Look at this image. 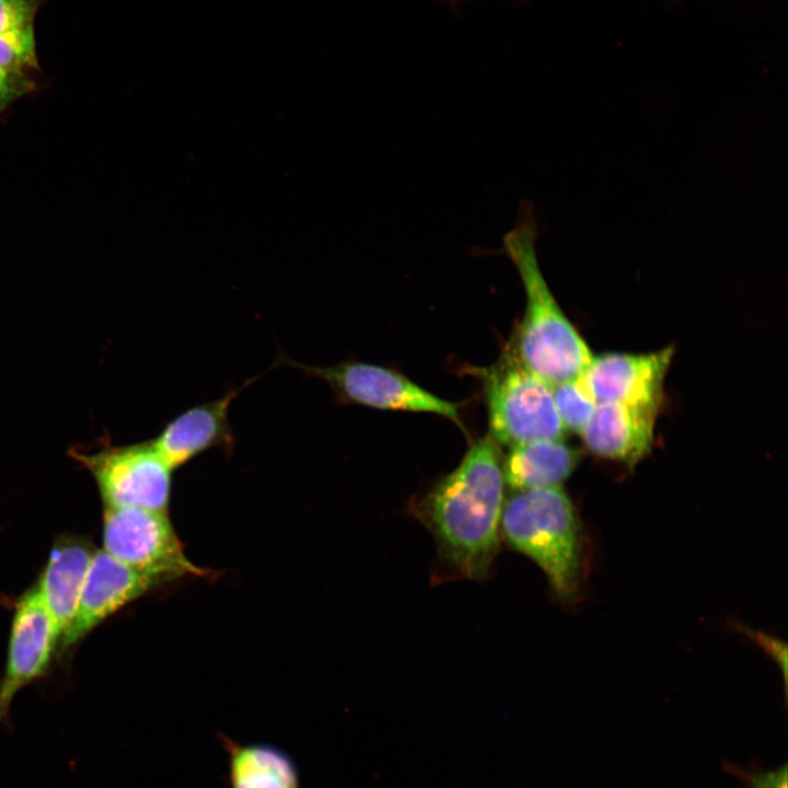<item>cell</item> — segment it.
Listing matches in <instances>:
<instances>
[{
    "label": "cell",
    "mask_w": 788,
    "mask_h": 788,
    "mask_svg": "<svg viewBox=\"0 0 788 788\" xmlns=\"http://www.w3.org/2000/svg\"><path fill=\"white\" fill-rule=\"evenodd\" d=\"M502 461L498 443L480 438L454 471L413 500L412 512L431 533L440 564L456 578H487L498 554Z\"/></svg>",
    "instance_id": "1"
},
{
    "label": "cell",
    "mask_w": 788,
    "mask_h": 788,
    "mask_svg": "<svg viewBox=\"0 0 788 788\" xmlns=\"http://www.w3.org/2000/svg\"><path fill=\"white\" fill-rule=\"evenodd\" d=\"M536 227L528 204L519 209L503 247L519 273L525 292V312L511 343L520 361L551 385L578 378L593 355L561 311L538 264Z\"/></svg>",
    "instance_id": "2"
},
{
    "label": "cell",
    "mask_w": 788,
    "mask_h": 788,
    "mask_svg": "<svg viewBox=\"0 0 788 788\" xmlns=\"http://www.w3.org/2000/svg\"><path fill=\"white\" fill-rule=\"evenodd\" d=\"M500 532L512 548L541 567L559 601L568 603L577 598L580 526L575 507L560 486L513 490L503 501Z\"/></svg>",
    "instance_id": "3"
},
{
    "label": "cell",
    "mask_w": 788,
    "mask_h": 788,
    "mask_svg": "<svg viewBox=\"0 0 788 788\" xmlns=\"http://www.w3.org/2000/svg\"><path fill=\"white\" fill-rule=\"evenodd\" d=\"M490 437L510 448L543 439H563L552 385L530 371L511 344L483 371Z\"/></svg>",
    "instance_id": "4"
},
{
    "label": "cell",
    "mask_w": 788,
    "mask_h": 788,
    "mask_svg": "<svg viewBox=\"0 0 788 788\" xmlns=\"http://www.w3.org/2000/svg\"><path fill=\"white\" fill-rule=\"evenodd\" d=\"M104 551L161 586L210 571L187 557L169 511L105 507Z\"/></svg>",
    "instance_id": "5"
},
{
    "label": "cell",
    "mask_w": 788,
    "mask_h": 788,
    "mask_svg": "<svg viewBox=\"0 0 788 788\" xmlns=\"http://www.w3.org/2000/svg\"><path fill=\"white\" fill-rule=\"evenodd\" d=\"M276 363L294 368L304 375L324 380L341 404L431 413L460 424L456 405L433 395L389 368L354 360L328 367L309 366L283 354L277 357Z\"/></svg>",
    "instance_id": "6"
},
{
    "label": "cell",
    "mask_w": 788,
    "mask_h": 788,
    "mask_svg": "<svg viewBox=\"0 0 788 788\" xmlns=\"http://www.w3.org/2000/svg\"><path fill=\"white\" fill-rule=\"evenodd\" d=\"M82 461L105 507L169 511L174 468L152 441L107 448Z\"/></svg>",
    "instance_id": "7"
},
{
    "label": "cell",
    "mask_w": 788,
    "mask_h": 788,
    "mask_svg": "<svg viewBox=\"0 0 788 788\" xmlns=\"http://www.w3.org/2000/svg\"><path fill=\"white\" fill-rule=\"evenodd\" d=\"M673 354V347H667L648 354L593 356L580 378L596 404L660 407Z\"/></svg>",
    "instance_id": "8"
},
{
    "label": "cell",
    "mask_w": 788,
    "mask_h": 788,
    "mask_svg": "<svg viewBox=\"0 0 788 788\" xmlns=\"http://www.w3.org/2000/svg\"><path fill=\"white\" fill-rule=\"evenodd\" d=\"M58 641L49 614L36 589L16 603L12 619L8 659L0 682V722L23 687L43 675Z\"/></svg>",
    "instance_id": "9"
},
{
    "label": "cell",
    "mask_w": 788,
    "mask_h": 788,
    "mask_svg": "<svg viewBox=\"0 0 788 788\" xmlns=\"http://www.w3.org/2000/svg\"><path fill=\"white\" fill-rule=\"evenodd\" d=\"M159 586L104 549L99 551L93 555L72 622L60 638L62 647L79 641L111 615Z\"/></svg>",
    "instance_id": "10"
},
{
    "label": "cell",
    "mask_w": 788,
    "mask_h": 788,
    "mask_svg": "<svg viewBox=\"0 0 788 788\" xmlns=\"http://www.w3.org/2000/svg\"><path fill=\"white\" fill-rule=\"evenodd\" d=\"M243 387H234L221 397L186 409L151 440L174 470L210 449H222L227 455L233 453L235 436L229 421V407Z\"/></svg>",
    "instance_id": "11"
},
{
    "label": "cell",
    "mask_w": 788,
    "mask_h": 788,
    "mask_svg": "<svg viewBox=\"0 0 788 788\" xmlns=\"http://www.w3.org/2000/svg\"><path fill=\"white\" fill-rule=\"evenodd\" d=\"M658 412L654 406L596 404L579 434L593 454L633 466L651 448Z\"/></svg>",
    "instance_id": "12"
},
{
    "label": "cell",
    "mask_w": 788,
    "mask_h": 788,
    "mask_svg": "<svg viewBox=\"0 0 788 788\" xmlns=\"http://www.w3.org/2000/svg\"><path fill=\"white\" fill-rule=\"evenodd\" d=\"M93 555L86 543L61 538L51 549L35 588L58 640L72 622Z\"/></svg>",
    "instance_id": "13"
},
{
    "label": "cell",
    "mask_w": 788,
    "mask_h": 788,
    "mask_svg": "<svg viewBox=\"0 0 788 788\" xmlns=\"http://www.w3.org/2000/svg\"><path fill=\"white\" fill-rule=\"evenodd\" d=\"M228 756L230 788H303L298 766L282 749L219 735Z\"/></svg>",
    "instance_id": "14"
},
{
    "label": "cell",
    "mask_w": 788,
    "mask_h": 788,
    "mask_svg": "<svg viewBox=\"0 0 788 788\" xmlns=\"http://www.w3.org/2000/svg\"><path fill=\"white\" fill-rule=\"evenodd\" d=\"M579 461L563 439H543L510 448L502 461L505 484L513 490L560 486Z\"/></svg>",
    "instance_id": "15"
},
{
    "label": "cell",
    "mask_w": 788,
    "mask_h": 788,
    "mask_svg": "<svg viewBox=\"0 0 788 788\" xmlns=\"http://www.w3.org/2000/svg\"><path fill=\"white\" fill-rule=\"evenodd\" d=\"M552 393L557 414L565 429L580 433L596 406L580 375L553 384Z\"/></svg>",
    "instance_id": "16"
},
{
    "label": "cell",
    "mask_w": 788,
    "mask_h": 788,
    "mask_svg": "<svg viewBox=\"0 0 788 788\" xmlns=\"http://www.w3.org/2000/svg\"><path fill=\"white\" fill-rule=\"evenodd\" d=\"M0 69L23 77L37 69L34 26L0 34Z\"/></svg>",
    "instance_id": "17"
},
{
    "label": "cell",
    "mask_w": 788,
    "mask_h": 788,
    "mask_svg": "<svg viewBox=\"0 0 788 788\" xmlns=\"http://www.w3.org/2000/svg\"><path fill=\"white\" fill-rule=\"evenodd\" d=\"M722 769L737 777L745 788H788L787 764L775 769H763L757 763H752L750 768H743L730 761H723Z\"/></svg>",
    "instance_id": "18"
},
{
    "label": "cell",
    "mask_w": 788,
    "mask_h": 788,
    "mask_svg": "<svg viewBox=\"0 0 788 788\" xmlns=\"http://www.w3.org/2000/svg\"><path fill=\"white\" fill-rule=\"evenodd\" d=\"M39 0H0V34L34 26Z\"/></svg>",
    "instance_id": "19"
},
{
    "label": "cell",
    "mask_w": 788,
    "mask_h": 788,
    "mask_svg": "<svg viewBox=\"0 0 788 788\" xmlns=\"http://www.w3.org/2000/svg\"><path fill=\"white\" fill-rule=\"evenodd\" d=\"M33 89L34 82L30 77L8 73L0 69V113Z\"/></svg>",
    "instance_id": "20"
},
{
    "label": "cell",
    "mask_w": 788,
    "mask_h": 788,
    "mask_svg": "<svg viewBox=\"0 0 788 788\" xmlns=\"http://www.w3.org/2000/svg\"><path fill=\"white\" fill-rule=\"evenodd\" d=\"M746 633L753 637L776 661L781 665L786 682V646L763 633L746 629Z\"/></svg>",
    "instance_id": "21"
},
{
    "label": "cell",
    "mask_w": 788,
    "mask_h": 788,
    "mask_svg": "<svg viewBox=\"0 0 788 788\" xmlns=\"http://www.w3.org/2000/svg\"><path fill=\"white\" fill-rule=\"evenodd\" d=\"M444 1H447L448 3H450V4H452V5H455V4H457V3H459L460 1H462V0H444Z\"/></svg>",
    "instance_id": "22"
}]
</instances>
